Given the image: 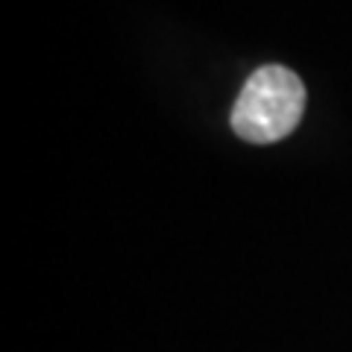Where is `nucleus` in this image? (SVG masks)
<instances>
[{
	"mask_svg": "<svg viewBox=\"0 0 352 352\" xmlns=\"http://www.w3.org/2000/svg\"><path fill=\"white\" fill-rule=\"evenodd\" d=\"M305 109V85L285 65H264L250 76L232 106L235 135L250 144H273L296 129Z\"/></svg>",
	"mask_w": 352,
	"mask_h": 352,
	"instance_id": "f257e3e1",
	"label": "nucleus"
}]
</instances>
